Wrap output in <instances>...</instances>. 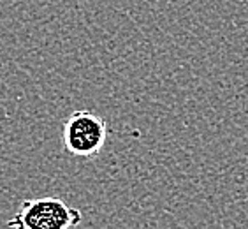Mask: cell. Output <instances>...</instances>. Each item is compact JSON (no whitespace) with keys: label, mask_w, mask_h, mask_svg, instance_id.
Wrapping results in <instances>:
<instances>
[{"label":"cell","mask_w":248,"mask_h":229,"mask_svg":"<svg viewBox=\"0 0 248 229\" xmlns=\"http://www.w3.org/2000/svg\"><path fill=\"white\" fill-rule=\"evenodd\" d=\"M83 220V213L60 197H30L23 199L9 229H72Z\"/></svg>","instance_id":"cell-1"},{"label":"cell","mask_w":248,"mask_h":229,"mask_svg":"<svg viewBox=\"0 0 248 229\" xmlns=\"http://www.w3.org/2000/svg\"><path fill=\"white\" fill-rule=\"evenodd\" d=\"M108 141V122L92 111H74L62 129V143L74 157L93 159Z\"/></svg>","instance_id":"cell-2"}]
</instances>
